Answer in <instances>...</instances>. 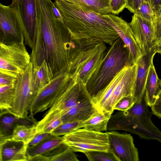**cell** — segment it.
Instances as JSON below:
<instances>
[{
  "instance_id": "cell-1",
  "label": "cell",
  "mask_w": 161,
  "mask_h": 161,
  "mask_svg": "<svg viewBox=\"0 0 161 161\" xmlns=\"http://www.w3.org/2000/svg\"><path fill=\"white\" fill-rule=\"evenodd\" d=\"M51 0H36L41 28L30 55L35 66L44 60L48 63L53 78L69 71L76 47L63 20L55 18L52 11Z\"/></svg>"
},
{
  "instance_id": "cell-2",
  "label": "cell",
  "mask_w": 161,
  "mask_h": 161,
  "mask_svg": "<svg viewBox=\"0 0 161 161\" xmlns=\"http://www.w3.org/2000/svg\"><path fill=\"white\" fill-rule=\"evenodd\" d=\"M54 3L77 47L83 50L103 43L110 46L119 37L104 14L63 0H55Z\"/></svg>"
},
{
  "instance_id": "cell-3",
  "label": "cell",
  "mask_w": 161,
  "mask_h": 161,
  "mask_svg": "<svg viewBox=\"0 0 161 161\" xmlns=\"http://www.w3.org/2000/svg\"><path fill=\"white\" fill-rule=\"evenodd\" d=\"M145 96L129 110L111 115L107 130H123L137 134L141 138L155 140L161 143V131L152 121Z\"/></svg>"
},
{
  "instance_id": "cell-4",
  "label": "cell",
  "mask_w": 161,
  "mask_h": 161,
  "mask_svg": "<svg viewBox=\"0 0 161 161\" xmlns=\"http://www.w3.org/2000/svg\"><path fill=\"white\" fill-rule=\"evenodd\" d=\"M133 64L127 47L119 37L110 46L99 70L86 85L92 97L104 88L125 66Z\"/></svg>"
},
{
  "instance_id": "cell-5",
  "label": "cell",
  "mask_w": 161,
  "mask_h": 161,
  "mask_svg": "<svg viewBox=\"0 0 161 161\" xmlns=\"http://www.w3.org/2000/svg\"><path fill=\"white\" fill-rule=\"evenodd\" d=\"M108 48L104 43L83 50L76 47L69 68L72 78L86 86L104 61Z\"/></svg>"
},
{
  "instance_id": "cell-6",
  "label": "cell",
  "mask_w": 161,
  "mask_h": 161,
  "mask_svg": "<svg viewBox=\"0 0 161 161\" xmlns=\"http://www.w3.org/2000/svg\"><path fill=\"white\" fill-rule=\"evenodd\" d=\"M33 69L31 62L25 71L16 78L14 102L8 111L19 118L30 117L28 116L30 109L38 93L33 83Z\"/></svg>"
},
{
  "instance_id": "cell-7",
  "label": "cell",
  "mask_w": 161,
  "mask_h": 161,
  "mask_svg": "<svg viewBox=\"0 0 161 161\" xmlns=\"http://www.w3.org/2000/svg\"><path fill=\"white\" fill-rule=\"evenodd\" d=\"M63 142L75 152L85 153L91 151L108 152L111 148L106 132L77 129L62 136Z\"/></svg>"
},
{
  "instance_id": "cell-8",
  "label": "cell",
  "mask_w": 161,
  "mask_h": 161,
  "mask_svg": "<svg viewBox=\"0 0 161 161\" xmlns=\"http://www.w3.org/2000/svg\"><path fill=\"white\" fill-rule=\"evenodd\" d=\"M72 78L69 71H63L40 89L31 106L29 116L36 122L34 116L49 108L65 92Z\"/></svg>"
},
{
  "instance_id": "cell-9",
  "label": "cell",
  "mask_w": 161,
  "mask_h": 161,
  "mask_svg": "<svg viewBox=\"0 0 161 161\" xmlns=\"http://www.w3.org/2000/svg\"><path fill=\"white\" fill-rule=\"evenodd\" d=\"M26 33L17 6L0 4V43L9 45L25 41Z\"/></svg>"
},
{
  "instance_id": "cell-10",
  "label": "cell",
  "mask_w": 161,
  "mask_h": 161,
  "mask_svg": "<svg viewBox=\"0 0 161 161\" xmlns=\"http://www.w3.org/2000/svg\"><path fill=\"white\" fill-rule=\"evenodd\" d=\"M31 62L24 41L9 45L0 43V72L16 78Z\"/></svg>"
},
{
  "instance_id": "cell-11",
  "label": "cell",
  "mask_w": 161,
  "mask_h": 161,
  "mask_svg": "<svg viewBox=\"0 0 161 161\" xmlns=\"http://www.w3.org/2000/svg\"><path fill=\"white\" fill-rule=\"evenodd\" d=\"M92 98L86 86L77 83L72 78L64 93L49 108L43 118L48 119L61 116L70 109L82 101Z\"/></svg>"
},
{
  "instance_id": "cell-12",
  "label": "cell",
  "mask_w": 161,
  "mask_h": 161,
  "mask_svg": "<svg viewBox=\"0 0 161 161\" xmlns=\"http://www.w3.org/2000/svg\"><path fill=\"white\" fill-rule=\"evenodd\" d=\"M18 8L26 33L25 44L32 50L40 27L38 15L36 0H12Z\"/></svg>"
},
{
  "instance_id": "cell-13",
  "label": "cell",
  "mask_w": 161,
  "mask_h": 161,
  "mask_svg": "<svg viewBox=\"0 0 161 161\" xmlns=\"http://www.w3.org/2000/svg\"><path fill=\"white\" fill-rule=\"evenodd\" d=\"M137 68L136 63L124 67L123 74L114 86L103 113L111 116L116 104L121 98L126 96L132 95Z\"/></svg>"
},
{
  "instance_id": "cell-14",
  "label": "cell",
  "mask_w": 161,
  "mask_h": 161,
  "mask_svg": "<svg viewBox=\"0 0 161 161\" xmlns=\"http://www.w3.org/2000/svg\"><path fill=\"white\" fill-rule=\"evenodd\" d=\"M129 24L142 55L147 54L155 45L153 23L134 13Z\"/></svg>"
},
{
  "instance_id": "cell-15",
  "label": "cell",
  "mask_w": 161,
  "mask_h": 161,
  "mask_svg": "<svg viewBox=\"0 0 161 161\" xmlns=\"http://www.w3.org/2000/svg\"><path fill=\"white\" fill-rule=\"evenodd\" d=\"M111 147L120 161H138V151L130 134L107 132Z\"/></svg>"
},
{
  "instance_id": "cell-16",
  "label": "cell",
  "mask_w": 161,
  "mask_h": 161,
  "mask_svg": "<svg viewBox=\"0 0 161 161\" xmlns=\"http://www.w3.org/2000/svg\"><path fill=\"white\" fill-rule=\"evenodd\" d=\"M127 47L133 64L136 63L142 56L129 23L115 14H104Z\"/></svg>"
},
{
  "instance_id": "cell-17",
  "label": "cell",
  "mask_w": 161,
  "mask_h": 161,
  "mask_svg": "<svg viewBox=\"0 0 161 161\" xmlns=\"http://www.w3.org/2000/svg\"><path fill=\"white\" fill-rule=\"evenodd\" d=\"M156 53L153 47L147 53L142 55L136 62L138 68L132 96L137 101L141 100L144 96L149 69L153 62L154 56Z\"/></svg>"
},
{
  "instance_id": "cell-18",
  "label": "cell",
  "mask_w": 161,
  "mask_h": 161,
  "mask_svg": "<svg viewBox=\"0 0 161 161\" xmlns=\"http://www.w3.org/2000/svg\"><path fill=\"white\" fill-rule=\"evenodd\" d=\"M28 145L10 139L0 141V161H29L26 154Z\"/></svg>"
},
{
  "instance_id": "cell-19",
  "label": "cell",
  "mask_w": 161,
  "mask_h": 161,
  "mask_svg": "<svg viewBox=\"0 0 161 161\" xmlns=\"http://www.w3.org/2000/svg\"><path fill=\"white\" fill-rule=\"evenodd\" d=\"M91 98L82 101L63 114L61 116L62 123L83 122L88 119L97 110L93 104Z\"/></svg>"
},
{
  "instance_id": "cell-20",
  "label": "cell",
  "mask_w": 161,
  "mask_h": 161,
  "mask_svg": "<svg viewBox=\"0 0 161 161\" xmlns=\"http://www.w3.org/2000/svg\"><path fill=\"white\" fill-rule=\"evenodd\" d=\"M31 123H36L30 117L19 118L8 110L0 111V141L10 138L14 128L18 125H30Z\"/></svg>"
},
{
  "instance_id": "cell-21",
  "label": "cell",
  "mask_w": 161,
  "mask_h": 161,
  "mask_svg": "<svg viewBox=\"0 0 161 161\" xmlns=\"http://www.w3.org/2000/svg\"><path fill=\"white\" fill-rule=\"evenodd\" d=\"M62 136H57L52 135L37 145L27 147L26 154L29 161L34 157L45 155L63 142Z\"/></svg>"
},
{
  "instance_id": "cell-22",
  "label": "cell",
  "mask_w": 161,
  "mask_h": 161,
  "mask_svg": "<svg viewBox=\"0 0 161 161\" xmlns=\"http://www.w3.org/2000/svg\"><path fill=\"white\" fill-rule=\"evenodd\" d=\"M158 79L153 62L149 69L144 95L146 103L150 107L154 103L159 90Z\"/></svg>"
},
{
  "instance_id": "cell-23",
  "label": "cell",
  "mask_w": 161,
  "mask_h": 161,
  "mask_svg": "<svg viewBox=\"0 0 161 161\" xmlns=\"http://www.w3.org/2000/svg\"><path fill=\"white\" fill-rule=\"evenodd\" d=\"M110 117L102 112L97 110L88 119L82 122V127L97 131H106Z\"/></svg>"
},
{
  "instance_id": "cell-24",
  "label": "cell",
  "mask_w": 161,
  "mask_h": 161,
  "mask_svg": "<svg viewBox=\"0 0 161 161\" xmlns=\"http://www.w3.org/2000/svg\"><path fill=\"white\" fill-rule=\"evenodd\" d=\"M53 78L51 69L46 60H44L39 65L33 67V83L36 89L38 92L40 89L48 83Z\"/></svg>"
},
{
  "instance_id": "cell-25",
  "label": "cell",
  "mask_w": 161,
  "mask_h": 161,
  "mask_svg": "<svg viewBox=\"0 0 161 161\" xmlns=\"http://www.w3.org/2000/svg\"><path fill=\"white\" fill-rule=\"evenodd\" d=\"M69 147L63 142L48 154L44 155L46 161H78L77 155Z\"/></svg>"
},
{
  "instance_id": "cell-26",
  "label": "cell",
  "mask_w": 161,
  "mask_h": 161,
  "mask_svg": "<svg viewBox=\"0 0 161 161\" xmlns=\"http://www.w3.org/2000/svg\"><path fill=\"white\" fill-rule=\"evenodd\" d=\"M103 14H112L110 0H63Z\"/></svg>"
},
{
  "instance_id": "cell-27",
  "label": "cell",
  "mask_w": 161,
  "mask_h": 161,
  "mask_svg": "<svg viewBox=\"0 0 161 161\" xmlns=\"http://www.w3.org/2000/svg\"><path fill=\"white\" fill-rule=\"evenodd\" d=\"M36 124L18 125L14 128L10 139L22 142L28 145L37 133Z\"/></svg>"
},
{
  "instance_id": "cell-28",
  "label": "cell",
  "mask_w": 161,
  "mask_h": 161,
  "mask_svg": "<svg viewBox=\"0 0 161 161\" xmlns=\"http://www.w3.org/2000/svg\"><path fill=\"white\" fill-rule=\"evenodd\" d=\"M15 84L0 86V111L12 107L15 95Z\"/></svg>"
},
{
  "instance_id": "cell-29",
  "label": "cell",
  "mask_w": 161,
  "mask_h": 161,
  "mask_svg": "<svg viewBox=\"0 0 161 161\" xmlns=\"http://www.w3.org/2000/svg\"><path fill=\"white\" fill-rule=\"evenodd\" d=\"M84 154L90 161H120L112 148L108 152L91 151Z\"/></svg>"
},
{
  "instance_id": "cell-30",
  "label": "cell",
  "mask_w": 161,
  "mask_h": 161,
  "mask_svg": "<svg viewBox=\"0 0 161 161\" xmlns=\"http://www.w3.org/2000/svg\"><path fill=\"white\" fill-rule=\"evenodd\" d=\"M81 121H74L62 123L54 129L51 133L54 136H64L77 129L82 128Z\"/></svg>"
},
{
  "instance_id": "cell-31",
  "label": "cell",
  "mask_w": 161,
  "mask_h": 161,
  "mask_svg": "<svg viewBox=\"0 0 161 161\" xmlns=\"http://www.w3.org/2000/svg\"><path fill=\"white\" fill-rule=\"evenodd\" d=\"M134 13H136L153 23L157 16L155 9L152 5L146 0L143 1Z\"/></svg>"
},
{
  "instance_id": "cell-32",
  "label": "cell",
  "mask_w": 161,
  "mask_h": 161,
  "mask_svg": "<svg viewBox=\"0 0 161 161\" xmlns=\"http://www.w3.org/2000/svg\"><path fill=\"white\" fill-rule=\"evenodd\" d=\"M137 101L132 95L126 96L121 98L116 104L114 110L127 111L130 109Z\"/></svg>"
},
{
  "instance_id": "cell-33",
  "label": "cell",
  "mask_w": 161,
  "mask_h": 161,
  "mask_svg": "<svg viewBox=\"0 0 161 161\" xmlns=\"http://www.w3.org/2000/svg\"><path fill=\"white\" fill-rule=\"evenodd\" d=\"M158 83L159 90L151 108L153 114L158 117L161 118V79H158Z\"/></svg>"
},
{
  "instance_id": "cell-34",
  "label": "cell",
  "mask_w": 161,
  "mask_h": 161,
  "mask_svg": "<svg viewBox=\"0 0 161 161\" xmlns=\"http://www.w3.org/2000/svg\"><path fill=\"white\" fill-rule=\"evenodd\" d=\"M127 0H110V6L112 14H119L126 8Z\"/></svg>"
},
{
  "instance_id": "cell-35",
  "label": "cell",
  "mask_w": 161,
  "mask_h": 161,
  "mask_svg": "<svg viewBox=\"0 0 161 161\" xmlns=\"http://www.w3.org/2000/svg\"><path fill=\"white\" fill-rule=\"evenodd\" d=\"M153 23L154 26V43L156 44L161 43V17L157 15Z\"/></svg>"
},
{
  "instance_id": "cell-36",
  "label": "cell",
  "mask_w": 161,
  "mask_h": 161,
  "mask_svg": "<svg viewBox=\"0 0 161 161\" xmlns=\"http://www.w3.org/2000/svg\"><path fill=\"white\" fill-rule=\"evenodd\" d=\"M52 135L50 133H38L29 143L27 147L34 146Z\"/></svg>"
},
{
  "instance_id": "cell-37",
  "label": "cell",
  "mask_w": 161,
  "mask_h": 161,
  "mask_svg": "<svg viewBox=\"0 0 161 161\" xmlns=\"http://www.w3.org/2000/svg\"><path fill=\"white\" fill-rule=\"evenodd\" d=\"M16 78L0 72V86L15 84Z\"/></svg>"
},
{
  "instance_id": "cell-38",
  "label": "cell",
  "mask_w": 161,
  "mask_h": 161,
  "mask_svg": "<svg viewBox=\"0 0 161 161\" xmlns=\"http://www.w3.org/2000/svg\"><path fill=\"white\" fill-rule=\"evenodd\" d=\"M144 0H127L126 8L134 14Z\"/></svg>"
},
{
  "instance_id": "cell-39",
  "label": "cell",
  "mask_w": 161,
  "mask_h": 161,
  "mask_svg": "<svg viewBox=\"0 0 161 161\" xmlns=\"http://www.w3.org/2000/svg\"><path fill=\"white\" fill-rule=\"evenodd\" d=\"M51 8L52 13L54 17L58 20H63V17L60 11L53 3H52Z\"/></svg>"
},
{
  "instance_id": "cell-40",
  "label": "cell",
  "mask_w": 161,
  "mask_h": 161,
  "mask_svg": "<svg viewBox=\"0 0 161 161\" xmlns=\"http://www.w3.org/2000/svg\"><path fill=\"white\" fill-rule=\"evenodd\" d=\"M150 3L154 9L158 5H161V0H146Z\"/></svg>"
},
{
  "instance_id": "cell-41",
  "label": "cell",
  "mask_w": 161,
  "mask_h": 161,
  "mask_svg": "<svg viewBox=\"0 0 161 161\" xmlns=\"http://www.w3.org/2000/svg\"><path fill=\"white\" fill-rule=\"evenodd\" d=\"M154 52L156 53H161V43L155 44L153 46Z\"/></svg>"
},
{
  "instance_id": "cell-42",
  "label": "cell",
  "mask_w": 161,
  "mask_h": 161,
  "mask_svg": "<svg viewBox=\"0 0 161 161\" xmlns=\"http://www.w3.org/2000/svg\"><path fill=\"white\" fill-rule=\"evenodd\" d=\"M155 11L157 15L161 17V5H158L156 8Z\"/></svg>"
},
{
  "instance_id": "cell-43",
  "label": "cell",
  "mask_w": 161,
  "mask_h": 161,
  "mask_svg": "<svg viewBox=\"0 0 161 161\" xmlns=\"http://www.w3.org/2000/svg\"><path fill=\"white\" fill-rule=\"evenodd\" d=\"M160 53V55H161V53Z\"/></svg>"
}]
</instances>
